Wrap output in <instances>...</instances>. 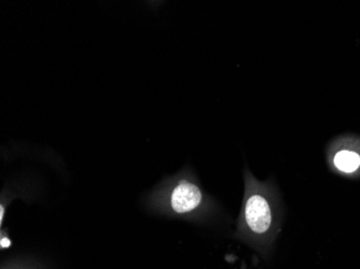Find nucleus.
I'll list each match as a JSON object with an SVG mask.
<instances>
[{"instance_id": "obj_1", "label": "nucleus", "mask_w": 360, "mask_h": 269, "mask_svg": "<svg viewBox=\"0 0 360 269\" xmlns=\"http://www.w3.org/2000/svg\"><path fill=\"white\" fill-rule=\"evenodd\" d=\"M244 197L234 237L268 258L282 230L284 209L280 191L273 179L259 181L248 168L244 171Z\"/></svg>"}, {"instance_id": "obj_2", "label": "nucleus", "mask_w": 360, "mask_h": 269, "mask_svg": "<svg viewBox=\"0 0 360 269\" xmlns=\"http://www.w3.org/2000/svg\"><path fill=\"white\" fill-rule=\"evenodd\" d=\"M149 204L160 214L194 222H205L217 210L215 202L188 169L165 180L151 195Z\"/></svg>"}, {"instance_id": "obj_3", "label": "nucleus", "mask_w": 360, "mask_h": 269, "mask_svg": "<svg viewBox=\"0 0 360 269\" xmlns=\"http://www.w3.org/2000/svg\"><path fill=\"white\" fill-rule=\"evenodd\" d=\"M335 171L345 175H354L360 171V153L356 150L342 147L331 157Z\"/></svg>"}]
</instances>
